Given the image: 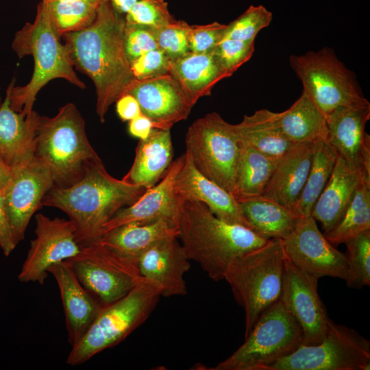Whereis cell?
Returning a JSON list of instances; mask_svg holds the SVG:
<instances>
[{"instance_id": "obj_15", "label": "cell", "mask_w": 370, "mask_h": 370, "mask_svg": "<svg viewBox=\"0 0 370 370\" xmlns=\"http://www.w3.org/2000/svg\"><path fill=\"white\" fill-rule=\"evenodd\" d=\"M282 242L286 256L304 272L319 280L325 276L347 280L346 255L325 238L312 216L301 218L294 231Z\"/></svg>"}, {"instance_id": "obj_47", "label": "cell", "mask_w": 370, "mask_h": 370, "mask_svg": "<svg viewBox=\"0 0 370 370\" xmlns=\"http://www.w3.org/2000/svg\"><path fill=\"white\" fill-rule=\"evenodd\" d=\"M12 167L0 155V190L5 191L12 180Z\"/></svg>"}, {"instance_id": "obj_38", "label": "cell", "mask_w": 370, "mask_h": 370, "mask_svg": "<svg viewBox=\"0 0 370 370\" xmlns=\"http://www.w3.org/2000/svg\"><path fill=\"white\" fill-rule=\"evenodd\" d=\"M124 16L127 24L144 25L155 29L175 20L165 0H139Z\"/></svg>"}, {"instance_id": "obj_42", "label": "cell", "mask_w": 370, "mask_h": 370, "mask_svg": "<svg viewBox=\"0 0 370 370\" xmlns=\"http://www.w3.org/2000/svg\"><path fill=\"white\" fill-rule=\"evenodd\" d=\"M227 24L212 22L206 25H190L188 35L189 51L212 52L223 39Z\"/></svg>"}, {"instance_id": "obj_25", "label": "cell", "mask_w": 370, "mask_h": 370, "mask_svg": "<svg viewBox=\"0 0 370 370\" xmlns=\"http://www.w3.org/2000/svg\"><path fill=\"white\" fill-rule=\"evenodd\" d=\"M169 73L194 105L200 98L210 95L213 87L219 82L230 77L220 64L213 51L202 53L188 51L171 60Z\"/></svg>"}, {"instance_id": "obj_14", "label": "cell", "mask_w": 370, "mask_h": 370, "mask_svg": "<svg viewBox=\"0 0 370 370\" xmlns=\"http://www.w3.org/2000/svg\"><path fill=\"white\" fill-rule=\"evenodd\" d=\"M318 281L285 256L280 299L300 325L305 345L319 343L332 322L319 297Z\"/></svg>"}, {"instance_id": "obj_49", "label": "cell", "mask_w": 370, "mask_h": 370, "mask_svg": "<svg viewBox=\"0 0 370 370\" xmlns=\"http://www.w3.org/2000/svg\"><path fill=\"white\" fill-rule=\"evenodd\" d=\"M59 1H66V0H59ZM86 1L93 2L99 5H103V3L108 1L109 0H86Z\"/></svg>"}, {"instance_id": "obj_9", "label": "cell", "mask_w": 370, "mask_h": 370, "mask_svg": "<svg viewBox=\"0 0 370 370\" xmlns=\"http://www.w3.org/2000/svg\"><path fill=\"white\" fill-rule=\"evenodd\" d=\"M185 145L196 169L231 194L240 151L234 124L216 112L208 113L188 127Z\"/></svg>"}, {"instance_id": "obj_17", "label": "cell", "mask_w": 370, "mask_h": 370, "mask_svg": "<svg viewBox=\"0 0 370 370\" xmlns=\"http://www.w3.org/2000/svg\"><path fill=\"white\" fill-rule=\"evenodd\" d=\"M370 119L368 100L339 106L326 116L327 140L338 156L370 182V136L365 126Z\"/></svg>"}, {"instance_id": "obj_5", "label": "cell", "mask_w": 370, "mask_h": 370, "mask_svg": "<svg viewBox=\"0 0 370 370\" xmlns=\"http://www.w3.org/2000/svg\"><path fill=\"white\" fill-rule=\"evenodd\" d=\"M34 156L49 170L54 186H68L78 180L92 162L100 159L90 143L85 121L73 103L52 116H39Z\"/></svg>"}, {"instance_id": "obj_50", "label": "cell", "mask_w": 370, "mask_h": 370, "mask_svg": "<svg viewBox=\"0 0 370 370\" xmlns=\"http://www.w3.org/2000/svg\"><path fill=\"white\" fill-rule=\"evenodd\" d=\"M1 103H2V102H1V97H0V106H1Z\"/></svg>"}, {"instance_id": "obj_39", "label": "cell", "mask_w": 370, "mask_h": 370, "mask_svg": "<svg viewBox=\"0 0 370 370\" xmlns=\"http://www.w3.org/2000/svg\"><path fill=\"white\" fill-rule=\"evenodd\" d=\"M190 25L182 20L156 29L158 46L169 60L179 58L189 51L188 35Z\"/></svg>"}, {"instance_id": "obj_21", "label": "cell", "mask_w": 370, "mask_h": 370, "mask_svg": "<svg viewBox=\"0 0 370 370\" xmlns=\"http://www.w3.org/2000/svg\"><path fill=\"white\" fill-rule=\"evenodd\" d=\"M174 190L178 198L199 201L219 219L251 230L238 202L228 191L202 175L186 152Z\"/></svg>"}, {"instance_id": "obj_36", "label": "cell", "mask_w": 370, "mask_h": 370, "mask_svg": "<svg viewBox=\"0 0 370 370\" xmlns=\"http://www.w3.org/2000/svg\"><path fill=\"white\" fill-rule=\"evenodd\" d=\"M349 274L347 286L361 288L370 285V230L351 238L345 243Z\"/></svg>"}, {"instance_id": "obj_48", "label": "cell", "mask_w": 370, "mask_h": 370, "mask_svg": "<svg viewBox=\"0 0 370 370\" xmlns=\"http://www.w3.org/2000/svg\"><path fill=\"white\" fill-rule=\"evenodd\" d=\"M112 7L119 13L125 15L139 0H109Z\"/></svg>"}, {"instance_id": "obj_44", "label": "cell", "mask_w": 370, "mask_h": 370, "mask_svg": "<svg viewBox=\"0 0 370 370\" xmlns=\"http://www.w3.org/2000/svg\"><path fill=\"white\" fill-rule=\"evenodd\" d=\"M16 245L7 213L5 191L0 190V248L5 256H9Z\"/></svg>"}, {"instance_id": "obj_16", "label": "cell", "mask_w": 370, "mask_h": 370, "mask_svg": "<svg viewBox=\"0 0 370 370\" xmlns=\"http://www.w3.org/2000/svg\"><path fill=\"white\" fill-rule=\"evenodd\" d=\"M12 180L5 191L7 213L16 244L23 241L34 214L54 186L48 168L35 156L11 166Z\"/></svg>"}, {"instance_id": "obj_40", "label": "cell", "mask_w": 370, "mask_h": 370, "mask_svg": "<svg viewBox=\"0 0 370 370\" xmlns=\"http://www.w3.org/2000/svg\"><path fill=\"white\" fill-rule=\"evenodd\" d=\"M254 42L223 38L213 50L222 67L230 76L253 56Z\"/></svg>"}, {"instance_id": "obj_7", "label": "cell", "mask_w": 370, "mask_h": 370, "mask_svg": "<svg viewBox=\"0 0 370 370\" xmlns=\"http://www.w3.org/2000/svg\"><path fill=\"white\" fill-rule=\"evenodd\" d=\"M160 297L158 288L142 277L127 294L102 307L84 336L72 347L66 363L82 365L124 341L148 319Z\"/></svg>"}, {"instance_id": "obj_12", "label": "cell", "mask_w": 370, "mask_h": 370, "mask_svg": "<svg viewBox=\"0 0 370 370\" xmlns=\"http://www.w3.org/2000/svg\"><path fill=\"white\" fill-rule=\"evenodd\" d=\"M81 284L103 306L127 294L142 278L137 264L99 241L66 260Z\"/></svg>"}, {"instance_id": "obj_41", "label": "cell", "mask_w": 370, "mask_h": 370, "mask_svg": "<svg viewBox=\"0 0 370 370\" xmlns=\"http://www.w3.org/2000/svg\"><path fill=\"white\" fill-rule=\"evenodd\" d=\"M124 44L130 62L141 55L158 48L156 29L150 27L125 23Z\"/></svg>"}, {"instance_id": "obj_33", "label": "cell", "mask_w": 370, "mask_h": 370, "mask_svg": "<svg viewBox=\"0 0 370 370\" xmlns=\"http://www.w3.org/2000/svg\"><path fill=\"white\" fill-rule=\"evenodd\" d=\"M337 156V153L327 139L316 142L306 182L292 208L299 217L311 216L317 199L330 180Z\"/></svg>"}, {"instance_id": "obj_29", "label": "cell", "mask_w": 370, "mask_h": 370, "mask_svg": "<svg viewBox=\"0 0 370 370\" xmlns=\"http://www.w3.org/2000/svg\"><path fill=\"white\" fill-rule=\"evenodd\" d=\"M237 201L251 230L267 239H285L301 218L291 209L262 195Z\"/></svg>"}, {"instance_id": "obj_3", "label": "cell", "mask_w": 370, "mask_h": 370, "mask_svg": "<svg viewBox=\"0 0 370 370\" xmlns=\"http://www.w3.org/2000/svg\"><path fill=\"white\" fill-rule=\"evenodd\" d=\"M178 200L177 238L188 259L213 281L224 279L236 258L269 240L246 227L219 219L199 201Z\"/></svg>"}, {"instance_id": "obj_37", "label": "cell", "mask_w": 370, "mask_h": 370, "mask_svg": "<svg viewBox=\"0 0 370 370\" xmlns=\"http://www.w3.org/2000/svg\"><path fill=\"white\" fill-rule=\"evenodd\" d=\"M272 18L271 12L263 5H250L238 18L227 24L223 38L255 42L258 34L269 25Z\"/></svg>"}, {"instance_id": "obj_20", "label": "cell", "mask_w": 370, "mask_h": 370, "mask_svg": "<svg viewBox=\"0 0 370 370\" xmlns=\"http://www.w3.org/2000/svg\"><path fill=\"white\" fill-rule=\"evenodd\" d=\"M136 264L141 277L153 283L161 297L187 294L184 275L190 268V260L177 237L155 244L139 256Z\"/></svg>"}, {"instance_id": "obj_28", "label": "cell", "mask_w": 370, "mask_h": 370, "mask_svg": "<svg viewBox=\"0 0 370 370\" xmlns=\"http://www.w3.org/2000/svg\"><path fill=\"white\" fill-rule=\"evenodd\" d=\"M39 116L34 110L29 118L14 111L6 91L0 106V155L10 166L34 156Z\"/></svg>"}, {"instance_id": "obj_8", "label": "cell", "mask_w": 370, "mask_h": 370, "mask_svg": "<svg viewBox=\"0 0 370 370\" xmlns=\"http://www.w3.org/2000/svg\"><path fill=\"white\" fill-rule=\"evenodd\" d=\"M245 342L214 370H267L303 344L302 330L280 299L259 317Z\"/></svg>"}, {"instance_id": "obj_1", "label": "cell", "mask_w": 370, "mask_h": 370, "mask_svg": "<svg viewBox=\"0 0 370 370\" xmlns=\"http://www.w3.org/2000/svg\"><path fill=\"white\" fill-rule=\"evenodd\" d=\"M125 16L108 1L89 26L62 36L74 67L94 84L96 112L101 123L112 104L136 79L125 51Z\"/></svg>"}, {"instance_id": "obj_6", "label": "cell", "mask_w": 370, "mask_h": 370, "mask_svg": "<svg viewBox=\"0 0 370 370\" xmlns=\"http://www.w3.org/2000/svg\"><path fill=\"white\" fill-rule=\"evenodd\" d=\"M285 253L282 239L266 243L236 258L224 279L245 312V337L261 314L280 299Z\"/></svg>"}, {"instance_id": "obj_45", "label": "cell", "mask_w": 370, "mask_h": 370, "mask_svg": "<svg viewBox=\"0 0 370 370\" xmlns=\"http://www.w3.org/2000/svg\"><path fill=\"white\" fill-rule=\"evenodd\" d=\"M116 110L123 121H130L141 114L138 101L130 94H125L116 101Z\"/></svg>"}, {"instance_id": "obj_46", "label": "cell", "mask_w": 370, "mask_h": 370, "mask_svg": "<svg viewBox=\"0 0 370 370\" xmlns=\"http://www.w3.org/2000/svg\"><path fill=\"white\" fill-rule=\"evenodd\" d=\"M153 129L152 122L143 114H140L129 121L128 132L134 137L145 140Z\"/></svg>"}, {"instance_id": "obj_13", "label": "cell", "mask_w": 370, "mask_h": 370, "mask_svg": "<svg viewBox=\"0 0 370 370\" xmlns=\"http://www.w3.org/2000/svg\"><path fill=\"white\" fill-rule=\"evenodd\" d=\"M35 219L36 237L31 241L18 279L21 282H37L42 285L51 265L77 255L82 247L77 240L75 226L69 219H52L41 213L37 214Z\"/></svg>"}, {"instance_id": "obj_26", "label": "cell", "mask_w": 370, "mask_h": 370, "mask_svg": "<svg viewBox=\"0 0 370 370\" xmlns=\"http://www.w3.org/2000/svg\"><path fill=\"white\" fill-rule=\"evenodd\" d=\"M177 226L166 219L150 223L132 222L105 232L98 241L118 254L135 262L139 256L155 244L177 237Z\"/></svg>"}, {"instance_id": "obj_23", "label": "cell", "mask_w": 370, "mask_h": 370, "mask_svg": "<svg viewBox=\"0 0 370 370\" xmlns=\"http://www.w3.org/2000/svg\"><path fill=\"white\" fill-rule=\"evenodd\" d=\"M315 143L296 144L280 158L262 196L292 210L310 171Z\"/></svg>"}, {"instance_id": "obj_43", "label": "cell", "mask_w": 370, "mask_h": 370, "mask_svg": "<svg viewBox=\"0 0 370 370\" xmlns=\"http://www.w3.org/2000/svg\"><path fill=\"white\" fill-rule=\"evenodd\" d=\"M169 58L159 48L149 51L130 62L136 79H143L169 73Z\"/></svg>"}, {"instance_id": "obj_18", "label": "cell", "mask_w": 370, "mask_h": 370, "mask_svg": "<svg viewBox=\"0 0 370 370\" xmlns=\"http://www.w3.org/2000/svg\"><path fill=\"white\" fill-rule=\"evenodd\" d=\"M126 94L136 98L141 114L152 122L154 129L171 130L173 125L188 117L194 106L169 73L136 79Z\"/></svg>"}, {"instance_id": "obj_34", "label": "cell", "mask_w": 370, "mask_h": 370, "mask_svg": "<svg viewBox=\"0 0 370 370\" xmlns=\"http://www.w3.org/2000/svg\"><path fill=\"white\" fill-rule=\"evenodd\" d=\"M369 230L370 182L363 179L341 221L323 234L332 245H338Z\"/></svg>"}, {"instance_id": "obj_19", "label": "cell", "mask_w": 370, "mask_h": 370, "mask_svg": "<svg viewBox=\"0 0 370 370\" xmlns=\"http://www.w3.org/2000/svg\"><path fill=\"white\" fill-rule=\"evenodd\" d=\"M184 161V153L172 162L156 185L147 188L132 204L119 210L105 225L103 234L116 227L132 222L144 223L166 219L176 225L179 200L174 184Z\"/></svg>"}, {"instance_id": "obj_27", "label": "cell", "mask_w": 370, "mask_h": 370, "mask_svg": "<svg viewBox=\"0 0 370 370\" xmlns=\"http://www.w3.org/2000/svg\"><path fill=\"white\" fill-rule=\"evenodd\" d=\"M173 156L170 130L153 128L148 138L140 140L133 164L123 179L149 188L163 177L172 163Z\"/></svg>"}, {"instance_id": "obj_32", "label": "cell", "mask_w": 370, "mask_h": 370, "mask_svg": "<svg viewBox=\"0 0 370 370\" xmlns=\"http://www.w3.org/2000/svg\"><path fill=\"white\" fill-rule=\"evenodd\" d=\"M277 162L240 140L239 156L231 193L233 197L239 201L262 195Z\"/></svg>"}, {"instance_id": "obj_30", "label": "cell", "mask_w": 370, "mask_h": 370, "mask_svg": "<svg viewBox=\"0 0 370 370\" xmlns=\"http://www.w3.org/2000/svg\"><path fill=\"white\" fill-rule=\"evenodd\" d=\"M234 126L241 141L277 160L296 145L280 130L275 112L267 109L245 115L242 121Z\"/></svg>"}, {"instance_id": "obj_22", "label": "cell", "mask_w": 370, "mask_h": 370, "mask_svg": "<svg viewBox=\"0 0 370 370\" xmlns=\"http://www.w3.org/2000/svg\"><path fill=\"white\" fill-rule=\"evenodd\" d=\"M61 295L68 339L73 347L86 333L103 306L79 282L66 261L51 265Z\"/></svg>"}, {"instance_id": "obj_24", "label": "cell", "mask_w": 370, "mask_h": 370, "mask_svg": "<svg viewBox=\"0 0 370 370\" xmlns=\"http://www.w3.org/2000/svg\"><path fill=\"white\" fill-rule=\"evenodd\" d=\"M363 179L341 157L337 156L330 180L311 214L321 223L323 232L341 221Z\"/></svg>"}, {"instance_id": "obj_35", "label": "cell", "mask_w": 370, "mask_h": 370, "mask_svg": "<svg viewBox=\"0 0 370 370\" xmlns=\"http://www.w3.org/2000/svg\"><path fill=\"white\" fill-rule=\"evenodd\" d=\"M49 3L53 25L61 37L89 26L102 5L86 0H51Z\"/></svg>"}, {"instance_id": "obj_4", "label": "cell", "mask_w": 370, "mask_h": 370, "mask_svg": "<svg viewBox=\"0 0 370 370\" xmlns=\"http://www.w3.org/2000/svg\"><path fill=\"white\" fill-rule=\"evenodd\" d=\"M53 25L49 1L41 0L33 22L26 23L14 35L12 47L20 58L31 56L34 71L29 82L8 87L10 107L29 118L38 92L50 81L61 78L84 89L85 84L77 75L67 46L60 40Z\"/></svg>"}, {"instance_id": "obj_11", "label": "cell", "mask_w": 370, "mask_h": 370, "mask_svg": "<svg viewBox=\"0 0 370 370\" xmlns=\"http://www.w3.org/2000/svg\"><path fill=\"white\" fill-rule=\"evenodd\" d=\"M369 341L352 328L332 322L318 344L301 345L267 370H369Z\"/></svg>"}, {"instance_id": "obj_2", "label": "cell", "mask_w": 370, "mask_h": 370, "mask_svg": "<svg viewBox=\"0 0 370 370\" xmlns=\"http://www.w3.org/2000/svg\"><path fill=\"white\" fill-rule=\"evenodd\" d=\"M146 189L110 175L100 158L89 164L73 184L52 187L42 199L41 207L64 212L75 226L78 243L86 247L98 241L110 219L135 202Z\"/></svg>"}, {"instance_id": "obj_31", "label": "cell", "mask_w": 370, "mask_h": 370, "mask_svg": "<svg viewBox=\"0 0 370 370\" xmlns=\"http://www.w3.org/2000/svg\"><path fill=\"white\" fill-rule=\"evenodd\" d=\"M275 116L280 130L295 144L327 139L326 116L304 90L289 108Z\"/></svg>"}, {"instance_id": "obj_10", "label": "cell", "mask_w": 370, "mask_h": 370, "mask_svg": "<svg viewBox=\"0 0 370 370\" xmlns=\"http://www.w3.org/2000/svg\"><path fill=\"white\" fill-rule=\"evenodd\" d=\"M290 65L303 90L325 116L339 106L360 103L362 95L354 74L329 47L289 57Z\"/></svg>"}, {"instance_id": "obj_51", "label": "cell", "mask_w": 370, "mask_h": 370, "mask_svg": "<svg viewBox=\"0 0 370 370\" xmlns=\"http://www.w3.org/2000/svg\"><path fill=\"white\" fill-rule=\"evenodd\" d=\"M44 1H51V0H44Z\"/></svg>"}]
</instances>
